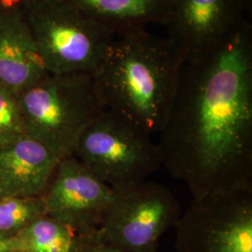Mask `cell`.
Masks as SVG:
<instances>
[{
    "label": "cell",
    "mask_w": 252,
    "mask_h": 252,
    "mask_svg": "<svg viewBox=\"0 0 252 252\" xmlns=\"http://www.w3.org/2000/svg\"><path fill=\"white\" fill-rule=\"evenodd\" d=\"M157 142L192 197L252 188V26L184 63Z\"/></svg>",
    "instance_id": "1"
},
{
    "label": "cell",
    "mask_w": 252,
    "mask_h": 252,
    "mask_svg": "<svg viewBox=\"0 0 252 252\" xmlns=\"http://www.w3.org/2000/svg\"><path fill=\"white\" fill-rule=\"evenodd\" d=\"M183 64L167 36L137 27L115 35L93 77L104 108L153 135L166 123Z\"/></svg>",
    "instance_id": "2"
},
{
    "label": "cell",
    "mask_w": 252,
    "mask_h": 252,
    "mask_svg": "<svg viewBox=\"0 0 252 252\" xmlns=\"http://www.w3.org/2000/svg\"><path fill=\"white\" fill-rule=\"evenodd\" d=\"M17 95L27 135L60 159L71 156L82 133L106 110L87 74H46Z\"/></svg>",
    "instance_id": "3"
},
{
    "label": "cell",
    "mask_w": 252,
    "mask_h": 252,
    "mask_svg": "<svg viewBox=\"0 0 252 252\" xmlns=\"http://www.w3.org/2000/svg\"><path fill=\"white\" fill-rule=\"evenodd\" d=\"M21 7L47 72L94 76L114 32L65 0H26Z\"/></svg>",
    "instance_id": "4"
},
{
    "label": "cell",
    "mask_w": 252,
    "mask_h": 252,
    "mask_svg": "<svg viewBox=\"0 0 252 252\" xmlns=\"http://www.w3.org/2000/svg\"><path fill=\"white\" fill-rule=\"evenodd\" d=\"M72 155L112 189L145 181L162 166L152 134L107 109L82 133Z\"/></svg>",
    "instance_id": "5"
},
{
    "label": "cell",
    "mask_w": 252,
    "mask_h": 252,
    "mask_svg": "<svg viewBox=\"0 0 252 252\" xmlns=\"http://www.w3.org/2000/svg\"><path fill=\"white\" fill-rule=\"evenodd\" d=\"M113 190L100 237L126 252H157L162 235L181 216L171 189L145 180Z\"/></svg>",
    "instance_id": "6"
},
{
    "label": "cell",
    "mask_w": 252,
    "mask_h": 252,
    "mask_svg": "<svg viewBox=\"0 0 252 252\" xmlns=\"http://www.w3.org/2000/svg\"><path fill=\"white\" fill-rule=\"evenodd\" d=\"M176 229V252H252V188L193 197Z\"/></svg>",
    "instance_id": "7"
},
{
    "label": "cell",
    "mask_w": 252,
    "mask_h": 252,
    "mask_svg": "<svg viewBox=\"0 0 252 252\" xmlns=\"http://www.w3.org/2000/svg\"><path fill=\"white\" fill-rule=\"evenodd\" d=\"M248 0H172L162 26L184 63L212 53L243 26Z\"/></svg>",
    "instance_id": "8"
},
{
    "label": "cell",
    "mask_w": 252,
    "mask_h": 252,
    "mask_svg": "<svg viewBox=\"0 0 252 252\" xmlns=\"http://www.w3.org/2000/svg\"><path fill=\"white\" fill-rule=\"evenodd\" d=\"M113 193L71 155L59 161L41 196L46 215L82 236L99 230Z\"/></svg>",
    "instance_id": "9"
},
{
    "label": "cell",
    "mask_w": 252,
    "mask_h": 252,
    "mask_svg": "<svg viewBox=\"0 0 252 252\" xmlns=\"http://www.w3.org/2000/svg\"><path fill=\"white\" fill-rule=\"evenodd\" d=\"M46 74L22 7L0 4V85L17 94Z\"/></svg>",
    "instance_id": "10"
},
{
    "label": "cell",
    "mask_w": 252,
    "mask_h": 252,
    "mask_svg": "<svg viewBox=\"0 0 252 252\" xmlns=\"http://www.w3.org/2000/svg\"><path fill=\"white\" fill-rule=\"evenodd\" d=\"M60 160L28 135L0 148V195L41 196Z\"/></svg>",
    "instance_id": "11"
},
{
    "label": "cell",
    "mask_w": 252,
    "mask_h": 252,
    "mask_svg": "<svg viewBox=\"0 0 252 252\" xmlns=\"http://www.w3.org/2000/svg\"><path fill=\"white\" fill-rule=\"evenodd\" d=\"M115 34L163 24L172 0H65Z\"/></svg>",
    "instance_id": "12"
},
{
    "label": "cell",
    "mask_w": 252,
    "mask_h": 252,
    "mask_svg": "<svg viewBox=\"0 0 252 252\" xmlns=\"http://www.w3.org/2000/svg\"><path fill=\"white\" fill-rule=\"evenodd\" d=\"M16 236L23 250L29 252H74L79 237L71 228L48 215L37 218Z\"/></svg>",
    "instance_id": "13"
},
{
    "label": "cell",
    "mask_w": 252,
    "mask_h": 252,
    "mask_svg": "<svg viewBox=\"0 0 252 252\" xmlns=\"http://www.w3.org/2000/svg\"><path fill=\"white\" fill-rule=\"evenodd\" d=\"M46 215L42 196L0 198V235L16 236L37 218Z\"/></svg>",
    "instance_id": "14"
},
{
    "label": "cell",
    "mask_w": 252,
    "mask_h": 252,
    "mask_svg": "<svg viewBox=\"0 0 252 252\" xmlns=\"http://www.w3.org/2000/svg\"><path fill=\"white\" fill-rule=\"evenodd\" d=\"M27 135L17 95L0 85V148Z\"/></svg>",
    "instance_id": "15"
},
{
    "label": "cell",
    "mask_w": 252,
    "mask_h": 252,
    "mask_svg": "<svg viewBox=\"0 0 252 252\" xmlns=\"http://www.w3.org/2000/svg\"><path fill=\"white\" fill-rule=\"evenodd\" d=\"M74 252H126L100 237L98 231L78 237Z\"/></svg>",
    "instance_id": "16"
},
{
    "label": "cell",
    "mask_w": 252,
    "mask_h": 252,
    "mask_svg": "<svg viewBox=\"0 0 252 252\" xmlns=\"http://www.w3.org/2000/svg\"><path fill=\"white\" fill-rule=\"evenodd\" d=\"M17 250H23L17 236L10 237L0 235V252H9Z\"/></svg>",
    "instance_id": "17"
},
{
    "label": "cell",
    "mask_w": 252,
    "mask_h": 252,
    "mask_svg": "<svg viewBox=\"0 0 252 252\" xmlns=\"http://www.w3.org/2000/svg\"><path fill=\"white\" fill-rule=\"evenodd\" d=\"M26 0H0V4L7 7H15V6H22V4Z\"/></svg>",
    "instance_id": "18"
},
{
    "label": "cell",
    "mask_w": 252,
    "mask_h": 252,
    "mask_svg": "<svg viewBox=\"0 0 252 252\" xmlns=\"http://www.w3.org/2000/svg\"><path fill=\"white\" fill-rule=\"evenodd\" d=\"M27 252V251H24V250H17V251H12V252Z\"/></svg>",
    "instance_id": "19"
},
{
    "label": "cell",
    "mask_w": 252,
    "mask_h": 252,
    "mask_svg": "<svg viewBox=\"0 0 252 252\" xmlns=\"http://www.w3.org/2000/svg\"><path fill=\"white\" fill-rule=\"evenodd\" d=\"M1 197H2V196H1V195H0V198H1Z\"/></svg>",
    "instance_id": "20"
}]
</instances>
